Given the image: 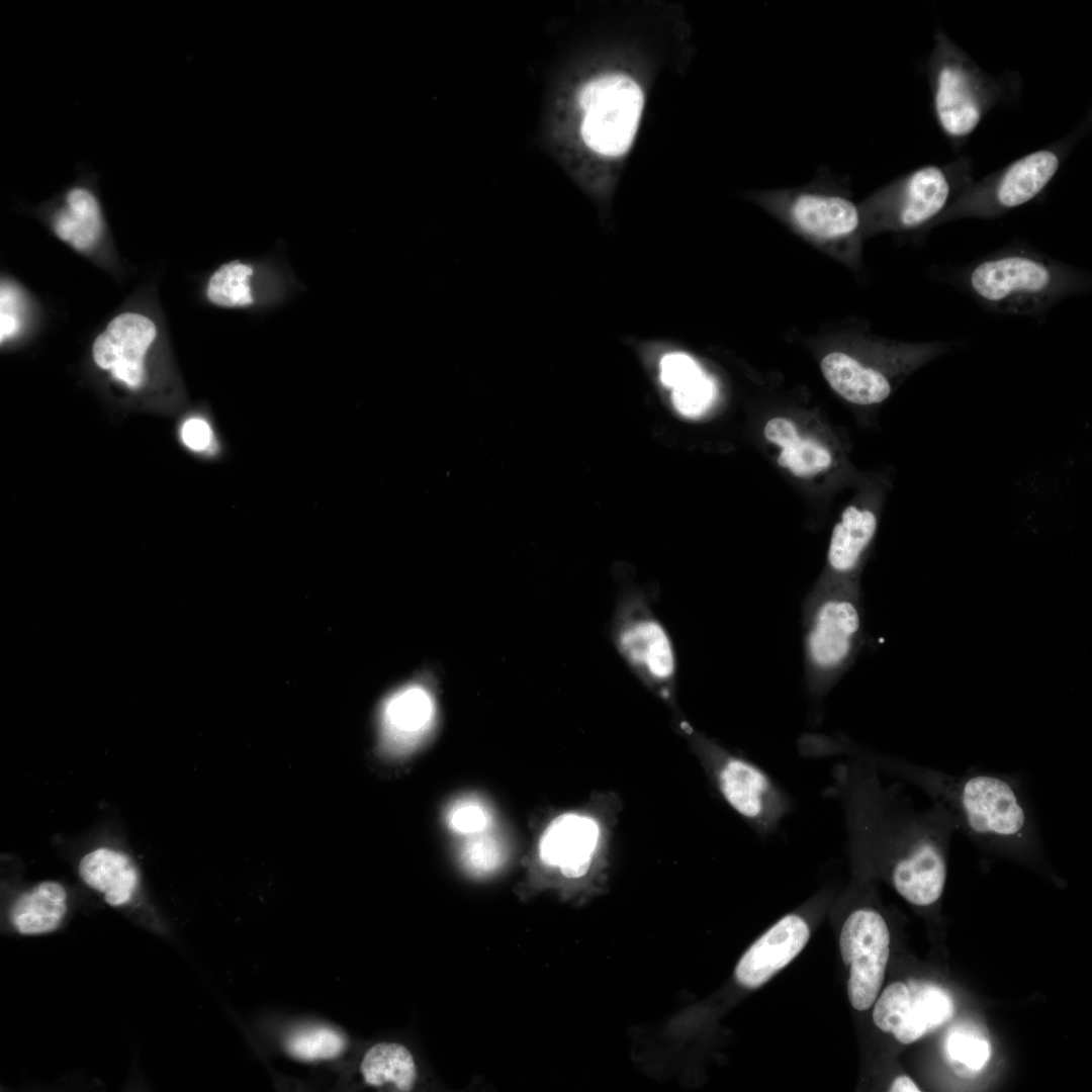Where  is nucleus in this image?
<instances>
[{
	"label": "nucleus",
	"mask_w": 1092,
	"mask_h": 1092,
	"mask_svg": "<svg viewBox=\"0 0 1092 1092\" xmlns=\"http://www.w3.org/2000/svg\"><path fill=\"white\" fill-rule=\"evenodd\" d=\"M831 769L827 797L840 806L846 845L856 862L885 873L918 908L941 898L957 827L937 804L918 808L899 785H886L866 758L847 753Z\"/></svg>",
	"instance_id": "f257e3e1"
},
{
	"label": "nucleus",
	"mask_w": 1092,
	"mask_h": 1092,
	"mask_svg": "<svg viewBox=\"0 0 1092 1092\" xmlns=\"http://www.w3.org/2000/svg\"><path fill=\"white\" fill-rule=\"evenodd\" d=\"M847 753L919 789L951 817L957 832L977 847L1028 860L1041 856L1043 842L1035 812L1017 775L978 768L948 774L859 746L842 736L835 754Z\"/></svg>",
	"instance_id": "f03ea898"
},
{
	"label": "nucleus",
	"mask_w": 1092,
	"mask_h": 1092,
	"mask_svg": "<svg viewBox=\"0 0 1092 1092\" xmlns=\"http://www.w3.org/2000/svg\"><path fill=\"white\" fill-rule=\"evenodd\" d=\"M960 287L990 311L1039 318L1067 297L1091 289V275L1026 246L996 251L964 267Z\"/></svg>",
	"instance_id": "7ed1b4c3"
},
{
	"label": "nucleus",
	"mask_w": 1092,
	"mask_h": 1092,
	"mask_svg": "<svg viewBox=\"0 0 1092 1092\" xmlns=\"http://www.w3.org/2000/svg\"><path fill=\"white\" fill-rule=\"evenodd\" d=\"M804 681L816 707L851 666L863 642L857 581L820 580L803 605Z\"/></svg>",
	"instance_id": "20e7f679"
},
{
	"label": "nucleus",
	"mask_w": 1092,
	"mask_h": 1092,
	"mask_svg": "<svg viewBox=\"0 0 1092 1092\" xmlns=\"http://www.w3.org/2000/svg\"><path fill=\"white\" fill-rule=\"evenodd\" d=\"M675 724L722 800L756 835L775 834L794 808L786 790L758 764L695 729L679 715Z\"/></svg>",
	"instance_id": "39448f33"
},
{
	"label": "nucleus",
	"mask_w": 1092,
	"mask_h": 1092,
	"mask_svg": "<svg viewBox=\"0 0 1092 1092\" xmlns=\"http://www.w3.org/2000/svg\"><path fill=\"white\" fill-rule=\"evenodd\" d=\"M927 63L934 118L953 143L966 141L1008 93L1007 84L979 68L941 30Z\"/></svg>",
	"instance_id": "423d86ee"
},
{
	"label": "nucleus",
	"mask_w": 1092,
	"mask_h": 1092,
	"mask_svg": "<svg viewBox=\"0 0 1092 1092\" xmlns=\"http://www.w3.org/2000/svg\"><path fill=\"white\" fill-rule=\"evenodd\" d=\"M1081 133L1078 129L1064 141L1028 153L973 182L935 225L960 218H996L1034 200L1050 185Z\"/></svg>",
	"instance_id": "0eeeda50"
},
{
	"label": "nucleus",
	"mask_w": 1092,
	"mask_h": 1092,
	"mask_svg": "<svg viewBox=\"0 0 1092 1092\" xmlns=\"http://www.w3.org/2000/svg\"><path fill=\"white\" fill-rule=\"evenodd\" d=\"M610 635L637 678L667 705L675 707L674 648L642 590L619 592Z\"/></svg>",
	"instance_id": "6e6552de"
},
{
	"label": "nucleus",
	"mask_w": 1092,
	"mask_h": 1092,
	"mask_svg": "<svg viewBox=\"0 0 1092 1092\" xmlns=\"http://www.w3.org/2000/svg\"><path fill=\"white\" fill-rule=\"evenodd\" d=\"M972 183L969 159L925 165L881 191L873 199V213L882 226L901 231L931 229Z\"/></svg>",
	"instance_id": "1a4fd4ad"
},
{
	"label": "nucleus",
	"mask_w": 1092,
	"mask_h": 1092,
	"mask_svg": "<svg viewBox=\"0 0 1092 1092\" xmlns=\"http://www.w3.org/2000/svg\"><path fill=\"white\" fill-rule=\"evenodd\" d=\"M618 803L615 795L599 794L581 810L555 817L540 836V861L567 879L590 874L606 857Z\"/></svg>",
	"instance_id": "9d476101"
},
{
	"label": "nucleus",
	"mask_w": 1092,
	"mask_h": 1092,
	"mask_svg": "<svg viewBox=\"0 0 1092 1092\" xmlns=\"http://www.w3.org/2000/svg\"><path fill=\"white\" fill-rule=\"evenodd\" d=\"M577 100L584 112L581 135L586 146L603 156L625 154L643 108L640 86L627 75L606 74L587 82Z\"/></svg>",
	"instance_id": "9b49d317"
},
{
	"label": "nucleus",
	"mask_w": 1092,
	"mask_h": 1092,
	"mask_svg": "<svg viewBox=\"0 0 1092 1092\" xmlns=\"http://www.w3.org/2000/svg\"><path fill=\"white\" fill-rule=\"evenodd\" d=\"M839 945L849 970V1002L858 1011L867 1010L881 990L890 956V932L884 916L868 906L853 909L842 925Z\"/></svg>",
	"instance_id": "f8f14e48"
},
{
	"label": "nucleus",
	"mask_w": 1092,
	"mask_h": 1092,
	"mask_svg": "<svg viewBox=\"0 0 1092 1092\" xmlns=\"http://www.w3.org/2000/svg\"><path fill=\"white\" fill-rule=\"evenodd\" d=\"M953 1011L952 999L944 989L909 980L886 987L875 1004L873 1020L882 1031L910 1044L945 1023Z\"/></svg>",
	"instance_id": "ddd939ff"
},
{
	"label": "nucleus",
	"mask_w": 1092,
	"mask_h": 1092,
	"mask_svg": "<svg viewBox=\"0 0 1092 1092\" xmlns=\"http://www.w3.org/2000/svg\"><path fill=\"white\" fill-rule=\"evenodd\" d=\"M156 335L152 320L140 313L123 312L112 318L95 339L93 359L116 380L138 388L144 381L146 353Z\"/></svg>",
	"instance_id": "4468645a"
},
{
	"label": "nucleus",
	"mask_w": 1092,
	"mask_h": 1092,
	"mask_svg": "<svg viewBox=\"0 0 1092 1092\" xmlns=\"http://www.w3.org/2000/svg\"><path fill=\"white\" fill-rule=\"evenodd\" d=\"M287 279L269 264L236 260L209 277L205 294L214 305L253 308L271 305L286 295Z\"/></svg>",
	"instance_id": "2eb2a0df"
},
{
	"label": "nucleus",
	"mask_w": 1092,
	"mask_h": 1092,
	"mask_svg": "<svg viewBox=\"0 0 1092 1092\" xmlns=\"http://www.w3.org/2000/svg\"><path fill=\"white\" fill-rule=\"evenodd\" d=\"M810 929L804 917L781 918L755 940L739 960L734 977L745 989H757L788 966L805 947Z\"/></svg>",
	"instance_id": "dca6fc26"
},
{
	"label": "nucleus",
	"mask_w": 1092,
	"mask_h": 1092,
	"mask_svg": "<svg viewBox=\"0 0 1092 1092\" xmlns=\"http://www.w3.org/2000/svg\"><path fill=\"white\" fill-rule=\"evenodd\" d=\"M436 707L429 690L410 684L390 694L379 710L380 745L389 755L412 751L430 732Z\"/></svg>",
	"instance_id": "f3484780"
},
{
	"label": "nucleus",
	"mask_w": 1092,
	"mask_h": 1092,
	"mask_svg": "<svg viewBox=\"0 0 1092 1092\" xmlns=\"http://www.w3.org/2000/svg\"><path fill=\"white\" fill-rule=\"evenodd\" d=\"M82 178L69 186L47 208V221L52 232L77 251L95 247L105 233L106 221L96 189L85 171Z\"/></svg>",
	"instance_id": "a211bd4d"
},
{
	"label": "nucleus",
	"mask_w": 1092,
	"mask_h": 1092,
	"mask_svg": "<svg viewBox=\"0 0 1092 1092\" xmlns=\"http://www.w3.org/2000/svg\"><path fill=\"white\" fill-rule=\"evenodd\" d=\"M788 212L802 231L822 239L851 235L860 225L858 207L839 194L802 191L791 198Z\"/></svg>",
	"instance_id": "6ab92c4d"
},
{
	"label": "nucleus",
	"mask_w": 1092,
	"mask_h": 1092,
	"mask_svg": "<svg viewBox=\"0 0 1092 1092\" xmlns=\"http://www.w3.org/2000/svg\"><path fill=\"white\" fill-rule=\"evenodd\" d=\"M877 529L878 516L874 510L847 507L832 530L827 554L831 577L823 580L856 581L852 576L860 567Z\"/></svg>",
	"instance_id": "aec40b11"
},
{
	"label": "nucleus",
	"mask_w": 1092,
	"mask_h": 1092,
	"mask_svg": "<svg viewBox=\"0 0 1092 1092\" xmlns=\"http://www.w3.org/2000/svg\"><path fill=\"white\" fill-rule=\"evenodd\" d=\"M821 371L829 385L846 400L873 405L885 401L893 389L887 370L866 364L841 352L823 357Z\"/></svg>",
	"instance_id": "412c9836"
},
{
	"label": "nucleus",
	"mask_w": 1092,
	"mask_h": 1092,
	"mask_svg": "<svg viewBox=\"0 0 1092 1092\" xmlns=\"http://www.w3.org/2000/svg\"><path fill=\"white\" fill-rule=\"evenodd\" d=\"M659 378L671 390L672 403L685 417L701 416L716 396L712 378L694 358L682 352H669L660 359Z\"/></svg>",
	"instance_id": "4be33fe9"
},
{
	"label": "nucleus",
	"mask_w": 1092,
	"mask_h": 1092,
	"mask_svg": "<svg viewBox=\"0 0 1092 1092\" xmlns=\"http://www.w3.org/2000/svg\"><path fill=\"white\" fill-rule=\"evenodd\" d=\"M79 874L84 883L103 894L105 902L111 906L127 903L139 883L136 870L129 858L107 847L85 854L79 862Z\"/></svg>",
	"instance_id": "5701e85b"
},
{
	"label": "nucleus",
	"mask_w": 1092,
	"mask_h": 1092,
	"mask_svg": "<svg viewBox=\"0 0 1092 1092\" xmlns=\"http://www.w3.org/2000/svg\"><path fill=\"white\" fill-rule=\"evenodd\" d=\"M67 892L62 884L41 882L14 902L10 919L24 935L48 933L59 927L67 912Z\"/></svg>",
	"instance_id": "b1692460"
},
{
	"label": "nucleus",
	"mask_w": 1092,
	"mask_h": 1092,
	"mask_svg": "<svg viewBox=\"0 0 1092 1092\" xmlns=\"http://www.w3.org/2000/svg\"><path fill=\"white\" fill-rule=\"evenodd\" d=\"M361 1072L367 1084L390 1085L396 1091H410L417 1076L412 1054L403 1045L390 1042L370 1048L362 1060Z\"/></svg>",
	"instance_id": "393cba45"
},
{
	"label": "nucleus",
	"mask_w": 1092,
	"mask_h": 1092,
	"mask_svg": "<svg viewBox=\"0 0 1092 1092\" xmlns=\"http://www.w3.org/2000/svg\"><path fill=\"white\" fill-rule=\"evenodd\" d=\"M944 1051L951 1069L965 1079L977 1077L991 1057L988 1038L980 1028L969 1023L957 1024L949 1030Z\"/></svg>",
	"instance_id": "a878e982"
},
{
	"label": "nucleus",
	"mask_w": 1092,
	"mask_h": 1092,
	"mask_svg": "<svg viewBox=\"0 0 1092 1092\" xmlns=\"http://www.w3.org/2000/svg\"><path fill=\"white\" fill-rule=\"evenodd\" d=\"M345 1045V1038L338 1031L323 1026L296 1031L287 1040L290 1055L303 1061L335 1058Z\"/></svg>",
	"instance_id": "bb28decb"
},
{
	"label": "nucleus",
	"mask_w": 1092,
	"mask_h": 1092,
	"mask_svg": "<svg viewBox=\"0 0 1092 1092\" xmlns=\"http://www.w3.org/2000/svg\"><path fill=\"white\" fill-rule=\"evenodd\" d=\"M778 463L789 468L795 475L806 477L827 469L831 464V456L817 441L806 438L783 448Z\"/></svg>",
	"instance_id": "cd10ccee"
},
{
	"label": "nucleus",
	"mask_w": 1092,
	"mask_h": 1092,
	"mask_svg": "<svg viewBox=\"0 0 1092 1092\" xmlns=\"http://www.w3.org/2000/svg\"><path fill=\"white\" fill-rule=\"evenodd\" d=\"M461 859L471 874L488 875L499 868L503 847L494 836L484 831L469 837L462 848Z\"/></svg>",
	"instance_id": "c85d7f7f"
},
{
	"label": "nucleus",
	"mask_w": 1092,
	"mask_h": 1092,
	"mask_svg": "<svg viewBox=\"0 0 1092 1092\" xmlns=\"http://www.w3.org/2000/svg\"><path fill=\"white\" fill-rule=\"evenodd\" d=\"M446 819L454 832L471 836L487 830L491 815L475 798H462L451 805Z\"/></svg>",
	"instance_id": "c756f323"
},
{
	"label": "nucleus",
	"mask_w": 1092,
	"mask_h": 1092,
	"mask_svg": "<svg viewBox=\"0 0 1092 1092\" xmlns=\"http://www.w3.org/2000/svg\"><path fill=\"white\" fill-rule=\"evenodd\" d=\"M181 438L185 446L195 452H213L216 446L211 427L207 421L198 417L184 422Z\"/></svg>",
	"instance_id": "7c9ffc66"
},
{
	"label": "nucleus",
	"mask_w": 1092,
	"mask_h": 1092,
	"mask_svg": "<svg viewBox=\"0 0 1092 1092\" xmlns=\"http://www.w3.org/2000/svg\"><path fill=\"white\" fill-rule=\"evenodd\" d=\"M17 294L12 287H1V343L12 338L20 329Z\"/></svg>",
	"instance_id": "2f4dec72"
},
{
	"label": "nucleus",
	"mask_w": 1092,
	"mask_h": 1092,
	"mask_svg": "<svg viewBox=\"0 0 1092 1092\" xmlns=\"http://www.w3.org/2000/svg\"><path fill=\"white\" fill-rule=\"evenodd\" d=\"M764 437L782 448L799 441L801 438L793 422L783 418L769 420L763 430Z\"/></svg>",
	"instance_id": "473e14b6"
},
{
	"label": "nucleus",
	"mask_w": 1092,
	"mask_h": 1092,
	"mask_svg": "<svg viewBox=\"0 0 1092 1092\" xmlns=\"http://www.w3.org/2000/svg\"><path fill=\"white\" fill-rule=\"evenodd\" d=\"M890 1091L892 1092H919L920 1088L914 1083V1081L905 1075L898 1076L893 1081Z\"/></svg>",
	"instance_id": "72a5a7b5"
}]
</instances>
